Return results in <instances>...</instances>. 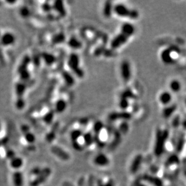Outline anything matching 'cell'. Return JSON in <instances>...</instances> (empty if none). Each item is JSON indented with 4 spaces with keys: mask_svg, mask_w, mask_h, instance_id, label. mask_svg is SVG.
I'll return each mask as SVG.
<instances>
[{
    "mask_svg": "<svg viewBox=\"0 0 186 186\" xmlns=\"http://www.w3.org/2000/svg\"><path fill=\"white\" fill-rule=\"evenodd\" d=\"M148 163V157L142 153L138 152L130 158L128 164V172L132 177H139L146 167Z\"/></svg>",
    "mask_w": 186,
    "mask_h": 186,
    "instance_id": "obj_1",
    "label": "cell"
},
{
    "mask_svg": "<svg viewBox=\"0 0 186 186\" xmlns=\"http://www.w3.org/2000/svg\"><path fill=\"white\" fill-rule=\"evenodd\" d=\"M135 32L134 27L129 23H125L122 25L120 33L114 38L111 42V47L116 49L124 45L129 38Z\"/></svg>",
    "mask_w": 186,
    "mask_h": 186,
    "instance_id": "obj_2",
    "label": "cell"
},
{
    "mask_svg": "<svg viewBox=\"0 0 186 186\" xmlns=\"http://www.w3.org/2000/svg\"><path fill=\"white\" fill-rule=\"evenodd\" d=\"M169 138V133L168 130L163 129L157 130L153 149L154 156L160 157L164 154L165 147Z\"/></svg>",
    "mask_w": 186,
    "mask_h": 186,
    "instance_id": "obj_3",
    "label": "cell"
},
{
    "mask_svg": "<svg viewBox=\"0 0 186 186\" xmlns=\"http://www.w3.org/2000/svg\"><path fill=\"white\" fill-rule=\"evenodd\" d=\"M179 163L180 158L177 154H169L163 166L166 174L172 177L177 176L180 166Z\"/></svg>",
    "mask_w": 186,
    "mask_h": 186,
    "instance_id": "obj_4",
    "label": "cell"
},
{
    "mask_svg": "<svg viewBox=\"0 0 186 186\" xmlns=\"http://www.w3.org/2000/svg\"><path fill=\"white\" fill-rule=\"evenodd\" d=\"M92 163L95 168L105 169L111 166L112 160L109 154L100 152L93 156Z\"/></svg>",
    "mask_w": 186,
    "mask_h": 186,
    "instance_id": "obj_5",
    "label": "cell"
},
{
    "mask_svg": "<svg viewBox=\"0 0 186 186\" xmlns=\"http://www.w3.org/2000/svg\"><path fill=\"white\" fill-rule=\"evenodd\" d=\"M114 13L121 17L128 18L130 19H137L138 17V11L134 9L128 8L123 4H117L113 8Z\"/></svg>",
    "mask_w": 186,
    "mask_h": 186,
    "instance_id": "obj_6",
    "label": "cell"
},
{
    "mask_svg": "<svg viewBox=\"0 0 186 186\" xmlns=\"http://www.w3.org/2000/svg\"><path fill=\"white\" fill-rule=\"evenodd\" d=\"M121 73L122 78L123 81L127 82L131 78V68L129 63L127 62L124 61L122 62L121 66Z\"/></svg>",
    "mask_w": 186,
    "mask_h": 186,
    "instance_id": "obj_7",
    "label": "cell"
},
{
    "mask_svg": "<svg viewBox=\"0 0 186 186\" xmlns=\"http://www.w3.org/2000/svg\"><path fill=\"white\" fill-rule=\"evenodd\" d=\"M172 95L168 92H163L160 95L159 101L163 105H168L172 101Z\"/></svg>",
    "mask_w": 186,
    "mask_h": 186,
    "instance_id": "obj_8",
    "label": "cell"
},
{
    "mask_svg": "<svg viewBox=\"0 0 186 186\" xmlns=\"http://www.w3.org/2000/svg\"><path fill=\"white\" fill-rule=\"evenodd\" d=\"M170 90L173 92H178L181 89V84L177 80H173L169 84Z\"/></svg>",
    "mask_w": 186,
    "mask_h": 186,
    "instance_id": "obj_9",
    "label": "cell"
},
{
    "mask_svg": "<svg viewBox=\"0 0 186 186\" xmlns=\"http://www.w3.org/2000/svg\"><path fill=\"white\" fill-rule=\"evenodd\" d=\"M112 12V6L110 2H107L104 6V15L106 17H110L111 16Z\"/></svg>",
    "mask_w": 186,
    "mask_h": 186,
    "instance_id": "obj_10",
    "label": "cell"
},
{
    "mask_svg": "<svg viewBox=\"0 0 186 186\" xmlns=\"http://www.w3.org/2000/svg\"><path fill=\"white\" fill-rule=\"evenodd\" d=\"M175 109V107L172 106L171 107H167L164 109V110L163 111V115L165 118H168L169 117H170V115L174 112V110Z\"/></svg>",
    "mask_w": 186,
    "mask_h": 186,
    "instance_id": "obj_11",
    "label": "cell"
},
{
    "mask_svg": "<svg viewBox=\"0 0 186 186\" xmlns=\"http://www.w3.org/2000/svg\"><path fill=\"white\" fill-rule=\"evenodd\" d=\"M182 125H183V127H184L185 129H186V120L183 121V122L182 123Z\"/></svg>",
    "mask_w": 186,
    "mask_h": 186,
    "instance_id": "obj_12",
    "label": "cell"
},
{
    "mask_svg": "<svg viewBox=\"0 0 186 186\" xmlns=\"http://www.w3.org/2000/svg\"><path fill=\"white\" fill-rule=\"evenodd\" d=\"M184 103H185V105H186V99H185V101H184Z\"/></svg>",
    "mask_w": 186,
    "mask_h": 186,
    "instance_id": "obj_13",
    "label": "cell"
}]
</instances>
